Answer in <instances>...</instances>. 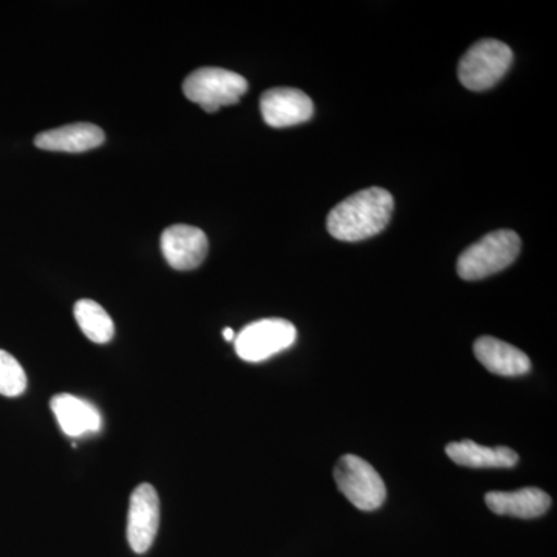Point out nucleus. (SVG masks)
<instances>
[{
	"label": "nucleus",
	"mask_w": 557,
	"mask_h": 557,
	"mask_svg": "<svg viewBox=\"0 0 557 557\" xmlns=\"http://www.w3.org/2000/svg\"><path fill=\"white\" fill-rule=\"evenodd\" d=\"M394 212V197L383 188L359 190L330 211L329 233L343 242H359L386 228Z\"/></svg>",
	"instance_id": "f257e3e1"
},
{
	"label": "nucleus",
	"mask_w": 557,
	"mask_h": 557,
	"mask_svg": "<svg viewBox=\"0 0 557 557\" xmlns=\"http://www.w3.org/2000/svg\"><path fill=\"white\" fill-rule=\"evenodd\" d=\"M522 242L511 230H497L465 249L457 260L458 276L480 281L508 269L518 259Z\"/></svg>",
	"instance_id": "f03ea898"
},
{
	"label": "nucleus",
	"mask_w": 557,
	"mask_h": 557,
	"mask_svg": "<svg viewBox=\"0 0 557 557\" xmlns=\"http://www.w3.org/2000/svg\"><path fill=\"white\" fill-rule=\"evenodd\" d=\"M247 90L248 81L244 76L219 67L196 70L183 83L185 97L209 113L236 104Z\"/></svg>",
	"instance_id": "7ed1b4c3"
},
{
	"label": "nucleus",
	"mask_w": 557,
	"mask_h": 557,
	"mask_svg": "<svg viewBox=\"0 0 557 557\" xmlns=\"http://www.w3.org/2000/svg\"><path fill=\"white\" fill-rule=\"evenodd\" d=\"M512 51L496 39L475 42L458 64V79L467 89L483 91L496 86L511 67Z\"/></svg>",
	"instance_id": "20e7f679"
},
{
	"label": "nucleus",
	"mask_w": 557,
	"mask_h": 557,
	"mask_svg": "<svg viewBox=\"0 0 557 557\" xmlns=\"http://www.w3.org/2000/svg\"><path fill=\"white\" fill-rule=\"evenodd\" d=\"M336 485L341 493L362 511L379 509L386 500V485L375 468L361 457L347 454L336 465Z\"/></svg>",
	"instance_id": "39448f33"
},
{
	"label": "nucleus",
	"mask_w": 557,
	"mask_h": 557,
	"mask_svg": "<svg viewBox=\"0 0 557 557\" xmlns=\"http://www.w3.org/2000/svg\"><path fill=\"white\" fill-rule=\"evenodd\" d=\"M295 325L287 319L270 318L247 325L234 339L237 355L247 362L265 361L295 344Z\"/></svg>",
	"instance_id": "423d86ee"
},
{
	"label": "nucleus",
	"mask_w": 557,
	"mask_h": 557,
	"mask_svg": "<svg viewBox=\"0 0 557 557\" xmlns=\"http://www.w3.org/2000/svg\"><path fill=\"white\" fill-rule=\"evenodd\" d=\"M160 525V498L156 487L143 483L135 487L131 496L129 516H127V541L137 555H145Z\"/></svg>",
	"instance_id": "0eeeda50"
},
{
	"label": "nucleus",
	"mask_w": 557,
	"mask_h": 557,
	"mask_svg": "<svg viewBox=\"0 0 557 557\" xmlns=\"http://www.w3.org/2000/svg\"><path fill=\"white\" fill-rule=\"evenodd\" d=\"M260 112L269 126L281 129L309 121L313 116L314 106L302 90L276 87L267 90L260 98Z\"/></svg>",
	"instance_id": "6e6552de"
},
{
	"label": "nucleus",
	"mask_w": 557,
	"mask_h": 557,
	"mask_svg": "<svg viewBox=\"0 0 557 557\" xmlns=\"http://www.w3.org/2000/svg\"><path fill=\"white\" fill-rule=\"evenodd\" d=\"M161 251L174 270L188 271L203 263L208 255V237L189 225H174L161 234Z\"/></svg>",
	"instance_id": "1a4fd4ad"
},
{
	"label": "nucleus",
	"mask_w": 557,
	"mask_h": 557,
	"mask_svg": "<svg viewBox=\"0 0 557 557\" xmlns=\"http://www.w3.org/2000/svg\"><path fill=\"white\" fill-rule=\"evenodd\" d=\"M486 507L498 516L519 519H536L552 507V498L539 487L518 491H493L485 496Z\"/></svg>",
	"instance_id": "9d476101"
},
{
	"label": "nucleus",
	"mask_w": 557,
	"mask_h": 557,
	"mask_svg": "<svg viewBox=\"0 0 557 557\" xmlns=\"http://www.w3.org/2000/svg\"><path fill=\"white\" fill-rule=\"evenodd\" d=\"M475 358L487 372L500 376H520L531 370L530 358L505 341L482 336L474 344Z\"/></svg>",
	"instance_id": "9b49d317"
},
{
	"label": "nucleus",
	"mask_w": 557,
	"mask_h": 557,
	"mask_svg": "<svg viewBox=\"0 0 557 557\" xmlns=\"http://www.w3.org/2000/svg\"><path fill=\"white\" fill-rule=\"evenodd\" d=\"M104 139L101 127L90 123H76L42 132L35 138V145L36 148L53 152L79 153L100 148Z\"/></svg>",
	"instance_id": "f8f14e48"
},
{
	"label": "nucleus",
	"mask_w": 557,
	"mask_h": 557,
	"mask_svg": "<svg viewBox=\"0 0 557 557\" xmlns=\"http://www.w3.org/2000/svg\"><path fill=\"white\" fill-rule=\"evenodd\" d=\"M51 410L57 416L58 423L69 437H81L84 434H94L101 429L102 417L100 410L84 401L75 395L60 394L51 398Z\"/></svg>",
	"instance_id": "ddd939ff"
},
{
	"label": "nucleus",
	"mask_w": 557,
	"mask_h": 557,
	"mask_svg": "<svg viewBox=\"0 0 557 557\" xmlns=\"http://www.w3.org/2000/svg\"><path fill=\"white\" fill-rule=\"evenodd\" d=\"M446 454L454 463L467 468H515L519 457L516 450L498 446V448H485L472 440L449 443Z\"/></svg>",
	"instance_id": "4468645a"
},
{
	"label": "nucleus",
	"mask_w": 557,
	"mask_h": 557,
	"mask_svg": "<svg viewBox=\"0 0 557 557\" xmlns=\"http://www.w3.org/2000/svg\"><path fill=\"white\" fill-rule=\"evenodd\" d=\"M75 319L84 335L95 344H106L115 335V324L108 311L91 299L75 304Z\"/></svg>",
	"instance_id": "2eb2a0df"
},
{
	"label": "nucleus",
	"mask_w": 557,
	"mask_h": 557,
	"mask_svg": "<svg viewBox=\"0 0 557 557\" xmlns=\"http://www.w3.org/2000/svg\"><path fill=\"white\" fill-rule=\"evenodd\" d=\"M27 388V375L13 355L0 350V395L20 397Z\"/></svg>",
	"instance_id": "dca6fc26"
},
{
	"label": "nucleus",
	"mask_w": 557,
	"mask_h": 557,
	"mask_svg": "<svg viewBox=\"0 0 557 557\" xmlns=\"http://www.w3.org/2000/svg\"><path fill=\"white\" fill-rule=\"evenodd\" d=\"M223 338H225L226 341L236 339V335H234V330L233 329L223 330Z\"/></svg>",
	"instance_id": "f3484780"
}]
</instances>
